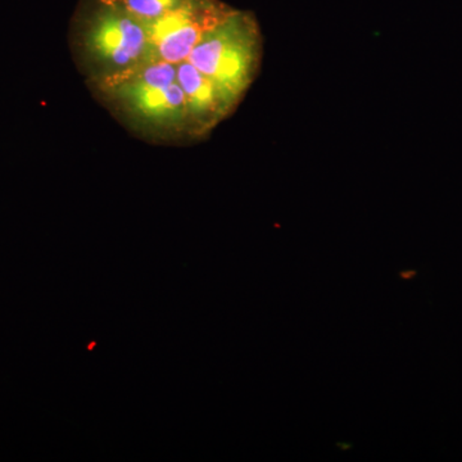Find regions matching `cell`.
I'll use <instances>...</instances> for the list:
<instances>
[{"label":"cell","instance_id":"1","mask_svg":"<svg viewBox=\"0 0 462 462\" xmlns=\"http://www.w3.org/2000/svg\"><path fill=\"white\" fill-rule=\"evenodd\" d=\"M263 42L256 17L221 0H80L69 27L94 98L134 135L163 145L202 141L236 111Z\"/></svg>","mask_w":462,"mask_h":462},{"label":"cell","instance_id":"2","mask_svg":"<svg viewBox=\"0 0 462 462\" xmlns=\"http://www.w3.org/2000/svg\"><path fill=\"white\" fill-rule=\"evenodd\" d=\"M416 272H402L400 273V278L403 279V281H410V279L415 278Z\"/></svg>","mask_w":462,"mask_h":462}]
</instances>
